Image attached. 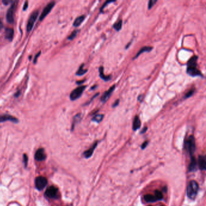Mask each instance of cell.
I'll list each match as a JSON object with an SVG mask.
<instances>
[{
    "instance_id": "2e32d148",
    "label": "cell",
    "mask_w": 206,
    "mask_h": 206,
    "mask_svg": "<svg viewBox=\"0 0 206 206\" xmlns=\"http://www.w3.org/2000/svg\"><path fill=\"white\" fill-rule=\"evenodd\" d=\"M141 126V121L140 118L138 116H136L134 117V121H133L132 124V129L134 131H137L138 129L140 128Z\"/></svg>"
},
{
    "instance_id": "44dd1931",
    "label": "cell",
    "mask_w": 206,
    "mask_h": 206,
    "mask_svg": "<svg viewBox=\"0 0 206 206\" xmlns=\"http://www.w3.org/2000/svg\"><path fill=\"white\" fill-rule=\"evenodd\" d=\"M144 199L146 201L149 202H153L157 201V199H156V198L155 197V196H153L152 195L148 194V195H146L144 197Z\"/></svg>"
},
{
    "instance_id": "e0dca14e",
    "label": "cell",
    "mask_w": 206,
    "mask_h": 206,
    "mask_svg": "<svg viewBox=\"0 0 206 206\" xmlns=\"http://www.w3.org/2000/svg\"><path fill=\"white\" fill-rule=\"evenodd\" d=\"M152 49H153V47H149V46L143 47H142V48H141L140 51H139V52L137 53V54H136V56H135V57L133 58V59H135L136 58H137L141 54H142V53H143L145 52H150L151 50H152Z\"/></svg>"
},
{
    "instance_id": "f1b7e54d",
    "label": "cell",
    "mask_w": 206,
    "mask_h": 206,
    "mask_svg": "<svg viewBox=\"0 0 206 206\" xmlns=\"http://www.w3.org/2000/svg\"><path fill=\"white\" fill-rule=\"evenodd\" d=\"M157 2V0H150L148 3V9L150 10L154 6V4Z\"/></svg>"
},
{
    "instance_id": "7c38bea8",
    "label": "cell",
    "mask_w": 206,
    "mask_h": 206,
    "mask_svg": "<svg viewBox=\"0 0 206 206\" xmlns=\"http://www.w3.org/2000/svg\"><path fill=\"white\" fill-rule=\"evenodd\" d=\"M10 121L13 123L18 122V120L17 118L15 117L12 116H10V115L4 114L0 116V123L4 122V121Z\"/></svg>"
},
{
    "instance_id": "4fadbf2b",
    "label": "cell",
    "mask_w": 206,
    "mask_h": 206,
    "mask_svg": "<svg viewBox=\"0 0 206 206\" xmlns=\"http://www.w3.org/2000/svg\"><path fill=\"white\" fill-rule=\"evenodd\" d=\"M97 142H96L94 143V145L92 146L91 147H90V148L88 149V150H86L85 152H84V157L87 158H90V157H91L92 154H93V152H94V150H95V147H97Z\"/></svg>"
},
{
    "instance_id": "f546056e",
    "label": "cell",
    "mask_w": 206,
    "mask_h": 206,
    "mask_svg": "<svg viewBox=\"0 0 206 206\" xmlns=\"http://www.w3.org/2000/svg\"><path fill=\"white\" fill-rule=\"evenodd\" d=\"M23 162L24 164V166L26 168L27 166V163H28V157L26 154H24L23 155Z\"/></svg>"
},
{
    "instance_id": "8d00e7d4",
    "label": "cell",
    "mask_w": 206,
    "mask_h": 206,
    "mask_svg": "<svg viewBox=\"0 0 206 206\" xmlns=\"http://www.w3.org/2000/svg\"><path fill=\"white\" fill-rule=\"evenodd\" d=\"M3 24L2 21H1V19H0V31H1V29H3Z\"/></svg>"
},
{
    "instance_id": "d4e9b609",
    "label": "cell",
    "mask_w": 206,
    "mask_h": 206,
    "mask_svg": "<svg viewBox=\"0 0 206 206\" xmlns=\"http://www.w3.org/2000/svg\"><path fill=\"white\" fill-rule=\"evenodd\" d=\"M121 27H122V20L118 21L117 22H116L113 25V28L117 31L120 30Z\"/></svg>"
},
{
    "instance_id": "4316f807",
    "label": "cell",
    "mask_w": 206,
    "mask_h": 206,
    "mask_svg": "<svg viewBox=\"0 0 206 206\" xmlns=\"http://www.w3.org/2000/svg\"><path fill=\"white\" fill-rule=\"evenodd\" d=\"M194 92H195V89H191L190 90H189V91H188L187 93H186V94H185L184 98V99H188V98H189V97H192V95L194 94Z\"/></svg>"
},
{
    "instance_id": "5bb4252c",
    "label": "cell",
    "mask_w": 206,
    "mask_h": 206,
    "mask_svg": "<svg viewBox=\"0 0 206 206\" xmlns=\"http://www.w3.org/2000/svg\"><path fill=\"white\" fill-rule=\"evenodd\" d=\"M14 30L13 29L7 28L5 30V38L6 39L9 40V41H12L13 38Z\"/></svg>"
},
{
    "instance_id": "60d3db41",
    "label": "cell",
    "mask_w": 206,
    "mask_h": 206,
    "mask_svg": "<svg viewBox=\"0 0 206 206\" xmlns=\"http://www.w3.org/2000/svg\"><path fill=\"white\" fill-rule=\"evenodd\" d=\"M84 81H85V80H82V81H80V82H77V84H80L83 83V82H84Z\"/></svg>"
},
{
    "instance_id": "7402d4cb",
    "label": "cell",
    "mask_w": 206,
    "mask_h": 206,
    "mask_svg": "<svg viewBox=\"0 0 206 206\" xmlns=\"http://www.w3.org/2000/svg\"><path fill=\"white\" fill-rule=\"evenodd\" d=\"M84 64L81 65L80 66V67H79L78 71H77V73H76V75L82 76L87 72V71L88 70H84Z\"/></svg>"
},
{
    "instance_id": "d590c367",
    "label": "cell",
    "mask_w": 206,
    "mask_h": 206,
    "mask_svg": "<svg viewBox=\"0 0 206 206\" xmlns=\"http://www.w3.org/2000/svg\"><path fill=\"white\" fill-rule=\"evenodd\" d=\"M27 7H28V2L26 1V2L24 3V7H23L24 10H25L27 9Z\"/></svg>"
},
{
    "instance_id": "7a4b0ae2",
    "label": "cell",
    "mask_w": 206,
    "mask_h": 206,
    "mask_svg": "<svg viewBox=\"0 0 206 206\" xmlns=\"http://www.w3.org/2000/svg\"><path fill=\"white\" fill-rule=\"evenodd\" d=\"M199 186L197 181L192 180L190 181V183L188 184L187 188V197L191 199H194L197 197L198 192Z\"/></svg>"
},
{
    "instance_id": "277c9868",
    "label": "cell",
    "mask_w": 206,
    "mask_h": 206,
    "mask_svg": "<svg viewBox=\"0 0 206 206\" xmlns=\"http://www.w3.org/2000/svg\"><path fill=\"white\" fill-rule=\"evenodd\" d=\"M48 181L47 179L44 176H38L36 178L35 181V187L38 190H42L47 185Z\"/></svg>"
},
{
    "instance_id": "b9f144b4",
    "label": "cell",
    "mask_w": 206,
    "mask_h": 206,
    "mask_svg": "<svg viewBox=\"0 0 206 206\" xmlns=\"http://www.w3.org/2000/svg\"><path fill=\"white\" fill-rule=\"evenodd\" d=\"M149 206H152V205H149Z\"/></svg>"
},
{
    "instance_id": "1f68e13d",
    "label": "cell",
    "mask_w": 206,
    "mask_h": 206,
    "mask_svg": "<svg viewBox=\"0 0 206 206\" xmlns=\"http://www.w3.org/2000/svg\"><path fill=\"white\" fill-rule=\"evenodd\" d=\"M2 2L3 3H4L5 5H8L9 4H10V3H13L14 1H10V0H3Z\"/></svg>"
},
{
    "instance_id": "cb8c5ba5",
    "label": "cell",
    "mask_w": 206,
    "mask_h": 206,
    "mask_svg": "<svg viewBox=\"0 0 206 206\" xmlns=\"http://www.w3.org/2000/svg\"><path fill=\"white\" fill-rule=\"evenodd\" d=\"M81 119V114H78L76 115L73 118V122L72 125V130L74 129V126H75L76 124H77Z\"/></svg>"
},
{
    "instance_id": "8992f818",
    "label": "cell",
    "mask_w": 206,
    "mask_h": 206,
    "mask_svg": "<svg viewBox=\"0 0 206 206\" xmlns=\"http://www.w3.org/2000/svg\"><path fill=\"white\" fill-rule=\"evenodd\" d=\"M18 1H14L11 5V6L8 10L7 15H6V19L9 23H13L14 21V13L15 12L16 7H17V3Z\"/></svg>"
},
{
    "instance_id": "ab89813d",
    "label": "cell",
    "mask_w": 206,
    "mask_h": 206,
    "mask_svg": "<svg viewBox=\"0 0 206 206\" xmlns=\"http://www.w3.org/2000/svg\"><path fill=\"white\" fill-rule=\"evenodd\" d=\"M131 43H132V41L130 42V43H128V44L127 45H126V49H128V47H129V46H130V45H131Z\"/></svg>"
},
{
    "instance_id": "e575fe53",
    "label": "cell",
    "mask_w": 206,
    "mask_h": 206,
    "mask_svg": "<svg viewBox=\"0 0 206 206\" xmlns=\"http://www.w3.org/2000/svg\"><path fill=\"white\" fill-rule=\"evenodd\" d=\"M118 104H119V100L117 99V100H116V102H114V104L113 105V108H116V106H118Z\"/></svg>"
},
{
    "instance_id": "484cf974",
    "label": "cell",
    "mask_w": 206,
    "mask_h": 206,
    "mask_svg": "<svg viewBox=\"0 0 206 206\" xmlns=\"http://www.w3.org/2000/svg\"><path fill=\"white\" fill-rule=\"evenodd\" d=\"M155 197L156 198V199H157V200H161V199L163 198V194H162L161 192H160V191L155 190Z\"/></svg>"
},
{
    "instance_id": "9c48e42d",
    "label": "cell",
    "mask_w": 206,
    "mask_h": 206,
    "mask_svg": "<svg viewBox=\"0 0 206 206\" xmlns=\"http://www.w3.org/2000/svg\"><path fill=\"white\" fill-rule=\"evenodd\" d=\"M55 2L54 1H52V2L48 3V4L45 6V7L44 9L43 12H42L41 15H40V17H39V20L40 21H43L44 19L45 18V17L47 16V15L49 13L51 12V9H53V7L54 6Z\"/></svg>"
},
{
    "instance_id": "603a6c76",
    "label": "cell",
    "mask_w": 206,
    "mask_h": 206,
    "mask_svg": "<svg viewBox=\"0 0 206 206\" xmlns=\"http://www.w3.org/2000/svg\"><path fill=\"white\" fill-rule=\"evenodd\" d=\"M103 117H104V115L103 114H97L93 117V118H92V120L95 121V122L99 123L103 120Z\"/></svg>"
},
{
    "instance_id": "6da1fadb",
    "label": "cell",
    "mask_w": 206,
    "mask_h": 206,
    "mask_svg": "<svg viewBox=\"0 0 206 206\" xmlns=\"http://www.w3.org/2000/svg\"><path fill=\"white\" fill-rule=\"evenodd\" d=\"M197 61H198V56H194L187 63V73L189 74L190 76L192 77H195V76H200V77H203L202 74L200 71L197 68Z\"/></svg>"
},
{
    "instance_id": "836d02e7",
    "label": "cell",
    "mask_w": 206,
    "mask_h": 206,
    "mask_svg": "<svg viewBox=\"0 0 206 206\" xmlns=\"http://www.w3.org/2000/svg\"><path fill=\"white\" fill-rule=\"evenodd\" d=\"M40 52H39L36 55L35 57V59H34V61H33L34 64H36V61H37V59H38V56H40Z\"/></svg>"
},
{
    "instance_id": "7bdbcfd3",
    "label": "cell",
    "mask_w": 206,
    "mask_h": 206,
    "mask_svg": "<svg viewBox=\"0 0 206 206\" xmlns=\"http://www.w3.org/2000/svg\"><path fill=\"white\" fill-rule=\"evenodd\" d=\"M162 206H164V205H162Z\"/></svg>"
},
{
    "instance_id": "4dcf8cb0",
    "label": "cell",
    "mask_w": 206,
    "mask_h": 206,
    "mask_svg": "<svg viewBox=\"0 0 206 206\" xmlns=\"http://www.w3.org/2000/svg\"><path fill=\"white\" fill-rule=\"evenodd\" d=\"M114 2H115V1H106V2H105V3H104V4H103V6H102V7H101V9H100V12H103V9H104V8H105V7H106L107 4H110V3H114Z\"/></svg>"
},
{
    "instance_id": "3957f363",
    "label": "cell",
    "mask_w": 206,
    "mask_h": 206,
    "mask_svg": "<svg viewBox=\"0 0 206 206\" xmlns=\"http://www.w3.org/2000/svg\"><path fill=\"white\" fill-rule=\"evenodd\" d=\"M186 148L189 151V154H190L191 157L194 154L195 151L196 149V145H195V139L194 135L189 136L188 138L187 141L186 143Z\"/></svg>"
},
{
    "instance_id": "83f0119b",
    "label": "cell",
    "mask_w": 206,
    "mask_h": 206,
    "mask_svg": "<svg viewBox=\"0 0 206 206\" xmlns=\"http://www.w3.org/2000/svg\"><path fill=\"white\" fill-rule=\"evenodd\" d=\"M77 32H78V30H74V31H73V32L72 33H71V35L69 36L68 38V39H70V40L73 39L76 36V35H77Z\"/></svg>"
},
{
    "instance_id": "ac0fdd59",
    "label": "cell",
    "mask_w": 206,
    "mask_h": 206,
    "mask_svg": "<svg viewBox=\"0 0 206 206\" xmlns=\"http://www.w3.org/2000/svg\"><path fill=\"white\" fill-rule=\"evenodd\" d=\"M197 163L196 159L194 157H191L190 163L189 164V171L190 172H194L197 170Z\"/></svg>"
},
{
    "instance_id": "d6986e66",
    "label": "cell",
    "mask_w": 206,
    "mask_h": 206,
    "mask_svg": "<svg viewBox=\"0 0 206 206\" xmlns=\"http://www.w3.org/2000/svg\"><path fill=\"white\" fill-rule=\"evenodd\" d=\"M99 76L102 79H103V80L107 81L111 80V76H106L105 74L103 73V66H100L99 67Z\"/></svg>"
},
{
    "instance_id": "30bf717a",
    "label": "cell",
    "mask_w": 206,
    "mask_h": 206,
    "mask_svg": "<svg viewBox=\"0 0 206 206\" xmlns=\"http://www.w3.org/2000/svg\"><path fill=\"white\" fill-rule=\"evenodd\" d=\"M35 158L36 160L38 161H42L45 160L46 158V154L45 153L44 149L43 148L38 149L35 153Z\"/></svg>"
},
{
    "instance_id": "ba28073f",
    "label": "cell",
    "mask_w": 206,
    "mask_h": 206,
    "mask_svg": "<svg viewBox=\"0 0 206 206\" xmlns=\"http://www.w3.org/2000/svg\"><path fill=\"white\" fill-rule=\"evenodd\" d=\"M58 194V189L54 186H51L46 190L45 195L46 197L50 198H55L57 197Z\"/></svg>"
},
{
    "instance_id": "5b68a950",
    "label": "cell",
    "mask_w": 206,
    "mask_h": 206,
    "mask_svg": "<svg viewBox=\"0 0 206 206\" xmlns=\"http://www.w3.org/2000/svg\"><path fill=\"white\" fill-rule=\"evenodd\" d=\"M86 86H80V87H77V88L74 89L72 92H71L70 95V99L72 101L76 100L80 97L82 95V93H83L84 91L85 90Z\"/></svg>"
},
{
    "instance_id": "f35d334b",
    "label": "cell",
    "mask_w": 206,
    "mask_h": 206,
    "mask_svg": "<svg viewBox=\"0 0 206 206\" xmlns=\"http://www.w3.org/2000/svg\"><path fill=\"white\" fill-rule=\"evenodd\" d=\"M143 98V95H139V97H138V100H139L140 102H142V99Z\"/></svg>"
},
{
    "instance_id": "d6a6232c",
    "label": "cell",
    "mask_w": 206,
    "mask_h": 206,
    "mask_svg": "<svg viewBox=\"0 0 206 206\" xmlns=\"http://www.w3.org/2000/svg\"><path fill=\"white\" fill-rule=\"evenodd\" d=\"M147 145H148V142H147V141H146V142H145L143 143L142 144V149H145V147L147 146Z\"/></svg>"
},
{
    "instance_id": "ffe728a7",
    "label": "cell",
    "mask_w": 206,
    "mask_h": 206,
    "mask_svg": "<svg viewBox=\"0 0 206 206\" xmlns=\"http://www.w3.org/2000/svg\"><path fill=\"white\" fill-rule=\"evenodd\" d=\"M85 15H82V16H80V17H77V18L74 20V21L73 22L74 26L77 27H79V25H80V24L83 22L84 19H85Z\"/></svg>"
},
{
    "instance_id": "9a60e30c",
    "label": "cell",
    "mask_w": 206,
    "mask_h": 206,
    "mask_svg": "<svg viewBox=\"0 0 206 206\" xmlns=\"http://www.w3.org/2000/svg\"><path fill=\"white\" fill-rule=\"evenodd\" d=\"M198 164L200 169L204 171L206 168V160L204 156L199 155L198 158Z\"/></svg>"
},
{
    "instance_id": "74e56055",
    "label": "cell",
    "mask_w": 206,
    "mask_h": 206,
    "mask_svg": "<svg viewBox=\"0 0 206 206\" xmlns=\"http://www.w3.org/2000/svg\"><path fill=\"white\" fill-rule=\"evenodd\" d=\"M147 127H145V128H144V129H143V130L142 131V132H141V134H143V133H145L146 131H147Z\"/></svg>"
},
{
    "instance_id": "52a82bcc",
    "label": "cell",
    "mask_w": 206,
    "mask_h": 206,
    "mask_svg": "<svg viewBox=\"0 0 206 206\" xmlns=\"http://www.w3.org/2000/svg\"><path fill=\"white\" fill-rule=\"evenodd\" d=\"M38 15H39L38 10L34 11V12L31 14L27 25V31L28 32H30V31L32 30V29H33L34 24H35V21H36L37 18L38 17Z\"/></svg>"
},
{
    "instance_id": "8fae6325",
    "label": "cell",
    "mask_w": 206,
    "mask_h": 206,
    "mask_svg": "<svg viewBox=\"0 0 206 206\" xmlns=\"http://www.w3.org/2000/svg\"><path fill=\"white\" fill-rule=\"evenodd\" d=\"M115 88H116V85H113L109 90L103 93V94L102 95L101 99H100V100L103 103H105L108 100V99L109 98V97L111 96L112 93H113V91L115 90Z\"/></svg>"
}]
</instances>
